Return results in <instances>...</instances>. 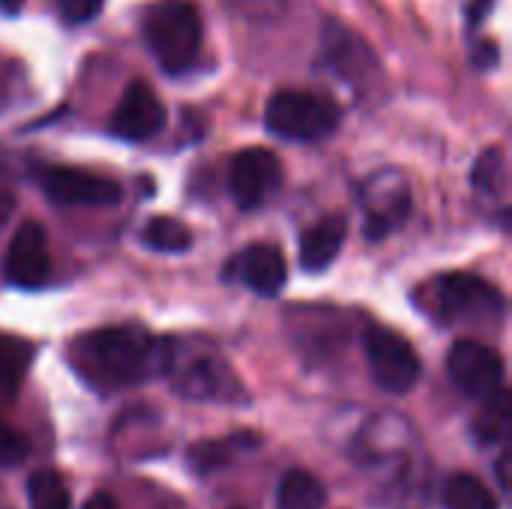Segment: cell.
<instances>
[{
    "instance_id": "52a82bcc",
    "label": "cell",
    "mask_w": 512,
    "mask_h": 509,
    "mask_svg": "<svg viewBox=\"0 0 512 509\" xmlns=\"http://www.w3.org/2000/svg\"><path fill=\"white\" fill-rule=\"evenodd\" d=\"M447 372L456 390L468 399H489L504 390V357L477 339H459L450 348Z\"/></svg>"
},
{
    "instance_id": "603a6c76",
    "label": "cell",
    "mask_w": 512,
    "mask_h": 509,
    "mask_svg": "<svg viewBox=\"0 0 512 509\" xmlns=\"http://www.w3.org/2000/svg\"><path fill=\"white\" fill-rule=\"evenodd\" d=\"M57 3H60L63 21H69V24H84V21H90V18L99 15V9H102L105 0H57Z\"/></svg>"
},
{
    "instance_id": "ffe728a7",
    "label": "cell",
    "mask_w": 512,
    "mask_h": 509,
    "mask_svg": "<svg viewBox=\"0 0 512 509\" xmlns=\"http://www.w3.org/2000/svg\"><path fill=\"white\" fill-rule=\"evenodd\" d=\"M141 243L153 252H186L192 246V231L171 216H156L144 225Z\"/></svg>"
},
{
    "instance_id": "4316f807",
    "label": "cell",
    "mask_w": 512,
    "mask_h": 509,
    "mask_svg": "<svg viewBox=\"0 0 512 509\" xmlns=\"http://www.w3.org/2000/svg\"><path fill=\"white\" fill-rule=\"evenodd\" d=\"M507 459H510V453L501 450V459L495 462V477H498V483H501V492L510 489V483H507Z\"/></svg>"
},
{
    "instance_id": "4fadbf2b",
    "label": "cell",
    "mask_w": 512,
    "mask_h": 509,
    "mask_svg": "<svg viewBox=\"0 0 512 509\" xmlns=\"http://www.w3.org/2000/svg\"><path fill=\"white\" fill-rule=\"evenodd\" d=\"M345 237H348V222L339 213L324 216L321 222L306 228L303 237H300V264H303V270H309V273L327 270L339 258V252L345 246Z\"/></svg>"
},
{
    "instance_id": "484cf974",
    "label": "cell",
    "mask_w": 512,
    "mask_h": 509,
    "mask_svg": "<svg viewBox=\"0 0 512 509\" xmlns=\"http://www.w3.org/2000/svg\"><path fill=\"white\" fill-rule=\"evenodd\" d=\"M81 509H120V504L108 492H96V495H90V501Z\"/></svg>"
},
{
    "instance_id": "ac0fdd59",
    "label": "cell",
    "mask_w": 512,
    "mask_h": 509,
    "mask_svg": "<svg viewBox=\"0 0 512 509\" xmlns=\"http://www.w3.org/2000/svg\"><path fill=\"white\" fill-rule=\"evenodd\" d=\"M444 509H501V501L480 477L456 474L447 480Z\"/></svg>"
},
{
    "instance_id": "5b68a950",
    "label": "cell",
    "mask_w": 512,
    "mask_h": 509,
    "mask_svg": "<svg viewBox=\"0 0 512 509\" xmlns=\"http://www.w3.org/2000/svg\"><path fill=\"white\" fill-rule=\"evenodd\" d=\"M264 123L285 141H324L342 123V108L309 90H279L264 111Z\"/></svg>"
},
{
    "instance_id": "cb8c5ba5",
    "label": "cell",
    "mask_w": 512,
    "mask_h": 509,
    "mask_svg": "<svg viewBox=\"0 0 512 509\" xmlns=\"http://www.w3.org/2000/svg\"><path fill=\"white\" fill-rule=\"evenodd\" d=\"M474 60H477V66H495L498 63V45L495 42H483V45H477V54H474Z\"/></svg>"
},
{
    "instance_id": "83f0119b",
    "label": "cell",
    "mask_w": 512,
    "mask_h": 509,
    "mask_svg": "<svg viewBox=\"0 0 512 509\" xmlns=\"http://www.w3.org/2000/svg\"><path fill=\"white\" fill-rule=\"evenodd\" d=\"M21 6H24V0H0V12L3 15H18Z\"/></svg>"
},
{
    "instance_id": "7402d4cb",
    "label": "cell",
    "mask_w": 512,
    "mask_h": 509,
    "mask_svg": "<svg viewBox=\"0 0 512 509\" xmlns=\"http://www.w3.org/2000/svg\"><path fill=\"white\" fill-rule=\"evenodd\" d=\"M27 456H30L27 438L0 417V468H18L27 462Z\"/></svg>"
},
{
    "instance_id": "e0dca14e",
    "label": "cell",
    "mask_w": 512,
    "mask_h": 509,
    "mask_svg": "<svg viewBox=\"0 0 512 509\" xmlns=\"http://www.w3.org/2000/svg\"><path fill=\"white\" fill-rule=\"evenodd\" d=\"M507 435H510V393L504 387L495 396L483 399V408L474 417V438L480 447H495L504 444Z\"/></svg>"
},
{
    "instance_id": "3957f363",
    "label": "cell",
    "mask_w": 512,
    "mask_h": 509,
    "mask_svg": "<svg viewBox=\"0 0 512 509\" xmlns=\"http://www.w3.org/2000/svg\"><path fill=\"white\" fill-rule=\"evenodd\" d=\"M165 375H171L174 390L183 399L192 402H222V405H246L249 393L216 351L210 348H195V351H180L174 342H168V366Z\"/></svg>"
},
{
    "instance_id": "30bf717a",
    "label": "cell",
    "mask_w": 512,
    "mask_h": 509,
    "mask_svg": "<svg viewBox=\"0 0 512 509\" xmlns=\"http://www.w3.org/2000/svg\"><path fill=\"white\" fill-rule=\"evenodd\" d=\"M3 273H6L9 285L24 288V291H36L48 282L51 255H48L45 228L39 222L18 225V231L9 240L6 258H3Z\"/></svg>"
},
{
    "instance_id": "277c9868",
    "label": "cell",
    "mask_w": 512,
    "mask_h": 509,
    "mask_svg": "<svg viewBox=\"0 0 512 509\" xmlns=\"http://www.w3.org/2000/svg\"><path fill=\"white\" fill-rule=\"evenodd\" d=\"M423 309L444 327L474 324L504 315V297L495 285L471 273H447L438 276L420 294Z\"/></svg>"
},
{
    "instance_id": "7a4b0ae2",
    "label": "cell",
    "mask_w": 512,
    "mask_h": 509,
    "mask_svg": "<svg viewBox=\"0 0 512 509\" xmlns=\"http://www.w3.org/2000/svg\"><path fill=\"white\" fill-rule=\"evenodd\" d=\"M144 42L171 75L195 66L201 51V15L189 0H159L141 18Z\"/></svg>"
},
{
    "instance_id": "ba28073f",
    "label": "cell",
    "mask_w": 512,
    "mask_h": 509,
    "mask_svg": "<svg viewBox=\"0 0 512 509\" xmlns=\"http://www.w3.org/2000/svg\"><path fill=\"white\" fill-rule=\"evenodd\" d=\"M279 186H282V162L273 150L249 147L231 159L228 189H231V198L237 201V207H243V210L261 207L267 198L276 195Z\"/></svg>"
},
{
    "instance_id": "7c38bea8",
    "label": "cell",
    "mask_w": 512,
    "mask_h": 509,
    "mask_svg": "<svg viewBox=\"0 0 512 509\" xmlns=\"http://www.w3.org/2000/svg\"><path fill=\"white\" fill-rule=\"evenodd\" d=\"M225 276L234 282H243L249 291H255L261 297H276L288 282V264L276 246L255 243V246L237 252L225 264Z\"/></svg>"
},
{
    "instance_id": "44dd1931",
    "label": "cell",
    "mask_w": 512,
    "mask_h": 509,
    "mask_svg": "<svg viewBox=\"0 0 512 509\" xmlns=\"http://www.w3.org/2000/svg\"><path fill=\"white\" fill-rule=\"evenodd\" d=\"M474 186L486 195H501L507 189V156L501 147H489L474 165Z\"/></svg>"
},
{
    "instance_id": "6da1fadb",
    "label": "cell",
    "mask_w": 512,
    "mask_h": 509,
    "mask_svg": "<svg viewBox=\"0 0 512 509\" xmlns=\"http://www.w3.org/2000/svg\"><path fill=\"white\" fill-rule=\"evenodd\" d=\"M66 357L93 393H120L165 375L168 339H156L138 324L99 327L75 336Z\"/></svg>"
},
{
    "instance_id": "9c48e42d",
    "label": "cell",
    "mask_w": 512,
    "mask_h": 509,
    "mask_svg": "<svg viewBox=\"0 0 512 509\" xmlns=\"http://www.w3.org/2000/svg\"><path fill=\"white\" fill-rule=\"evenodd\" d=\"M39 183L54 204H66V207H105L123 198V186L117 180L81 168H66V165L48 168Z\"/></svg>"
},
{
    "instance_id": "d6986e66",
    "label": "cell",
    "mask_w": 512,
    "mask_h": 509,
    "mask_svg": "<svg viewBox=\"0 0 512 509\" xmlns=\"http://www.w3.org/2000/svg\"><path fill=\"white\" fill-rule=\"evenodd\" d=\"M27 507L72 509V492L54 468H39L27 477Z\"/></svg>"
},
{
    "instance_id": "8992f818",
    "label": "cell",
    "mask_w": 512,
    "mask_h": 509,
    "mask_svg": "<svg viewBox=\"0 0 512 509\" xmlns=\"http://www.w3.org/2000/svg\"><path fill=\"white\" fill-rule=\"evenodd\" d=\"M363 348H366L369 375L384 393L405 396L420 384L423 363H420L414 345L402 333L387 330V327H369Z\"/></svg>"
},
{
    "instance_id": "8fae6325",
    "label": "cell",
    "mask_w": 512,
    "mask_h": 509,
    "mask_svg": "<svg viewBox=\"0 0 512 509\" xmlns=\"http://www.w3.org/2000/svg\"><path fill=\"white\" fill-rule=\"evenodd\" d=\"M165 129V105L144 81H132L114 114H111V132L123 141H150Z\"/></svg>"
},
{
    "instance_id": "2e32d148",
    "label": "cell",
    "mask_w": 512,
    "mask_h": 509,
    "mask_svg": "<svg viewBox=\"0 0 512 509\" xmlns=\"http://www.w3.org/2000/svg\"><path fill=\"white\" fill-rule=\"evenodd\" d=\"M33 354L36 348L27 339L0 333V399H12L18 393L33 363Z\"/></svg>"
},
{
    "instance_id": "5bb4252c",
    "label": "cell",
    "mask_w": 512,
    "mask_h": 509,
    "mask_svg": "<svg viewBox=\"0 0 512 509\" xmlns=\"http://www.w3.org/2000/svg\"><path fill=\"white\" fill-rule=\"evenodd\" d=\"M261 444L258 435H249V432H237V435H228V438H213V441H198L192 444L189 450V468L195 474H216L222 468H228L231 462H237L240 456H246L249 450H255Z\"/></svg>"
},
{
    "instance_id": "9a60e30c",
    "label": "cell",
    "mask_w": 512,
    "mask_h": 509,
    "mask_svg": "<svg viewBox=\"0 0 512 509\" xmlns=\"http://www.w3.org/2000/svg\"><path fill=\"white\" fill-rule=\"evenodd\" d=\"M324 504H327V489L312 471L291 468L282 474L276 489V509H321Z\"/></svg>"
},
{
    "instance_id": "d4e9b609",
    "label": "cell",
    "mask_w": 512,
    "mask_h": 509,
    "mask_svg": "<svg viewBox=\"0 0 512 509\" xmlns=\"http://www.w3.org/2000/svg\"><path fill=\"white\" fill-rule=\"evenodd\" d=\"M492 12V0H471L468 6V24L471 27H480V21Z\"/></svg>"
}]
</instances>
